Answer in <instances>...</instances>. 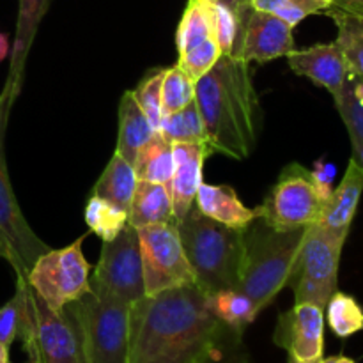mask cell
<instances>
[{
  "instance_id": "obj_1",
  "label": "cell",
  "mask_w": 363,
  "mask_h": 363,
  "mask_svg": "<svg viewBox=\"0 0 363 363\" xmlns=\"http://www.w3.org/2000/svg\"><path fill=\"white\" fill-rule=\"evenodd\" d=\"M238 335L195 284L145 294L130 308L128 363H202Z\"/></svg>"
},
{
  "instance_id": "obj_2",
  "label": "cell",
  "mask_w": 363,
  "mask_h": 363,
  "mask_svg": "<svg viewBox=\"0 0 363 363\" xmlns=\"http://www.w3.org/2000/svg\"><path fill=\"white\" fill-rule=\"evenodd\" d=\"M195 103L213 152L245 160L254 152L261 133V103L250 64L233 55L218 62L195 82Z\"/></svg>"
},
{
  "instance_id": "obj_3",
  "label": "cell",
  "mask_w": 363,
  "mask_h": 363,
  "mask_svg": "<svg viewBox=\"0 0 363 363\" xmlns=\"http://www.w3.org/2000/svg\"><path fill=\"white\" fill-rule=\"evenodd\" d=\"M307 227L279 230L261 218L243 229L245 254L238 289L247 294L257 311L268 307L289 286Z\"/></svg>"
},
{
  "instance_id": "obj_4",
  "label": "cell",
  "mask_w": 363,
  "mask_h": 363,
  "mask_svg": "<svg viewBox=\"0 0 363 363\" xmlns=\"http://www.w3.org/2000/svg\"><path fill=\"white\" fill-rule=\"evenodd\" d=\"M184 254L195 275V286L209 296L238 289L243 268V230L230 229L191 208L177 223Z\"/></svg>"
},
{
  "instance_id": "obj_5",
  "label": "cell",
  "mask_w": 363,
  "mask_h": 363,
  "mask_svg": "<svg viewBox=\"0 0 363 363\" xmlns=\"http://www.w3.org/2000/svg\"><path fill=\"white\" fill-rule=\"evenodd\" d=\"M20 301L18 339L32 363H85L80 330L71 305L52 311L23 277H16Z\"/></svg>"
},
{
  "instance_id": "obj_6",
  "label": "cell",
  "mask_w": 363,
  "mask_h": 363,
  "mask_svg": "<svg viewBox=\"0 0 363 363\" xmlns=\"http://www.w3.org/2000/svg\"><path fill=\"white\" fill-rule=\"evenodd\" d=\"M20 92L6 80L0 92V259L13 268L14 275L27 279L39 255L50 250L48 245L30 229L21 213L11 184L6 162V130L11 110Z\"/></svg>"
},
{
  "instance_id": "obj_7",
  "label": "cell",
  "mask_w": 363,
  "mask_h": 363,
  "mask_svg": "<svg viewBox=\"0 0 363 363\" xmlns=\"http://www.w3.org/2000/svg\"><path fill=\"white\" fill-rule=\"evenodd\" d=\"M69 305L80 330L85 363H128L130 305L92 291Z\"/></svg>"
},
{
  "instance_id": "obj_8",
  "label": "cell",
  "mask_w": 363,
  "mask_h": 363,
  "mask_svg": "<svg viewBox=\"0 0 363 363\" xmlns=\"http://www.w3.org/2000/svg\"><path fill=\"white\" fill-rule=\"evenodd\" d=\"M346 238L318 223L307 227L289 280V287L294 291V303H314L325 311L330 298L339 291V266Z\"/></svg>"
},
{
  "instance_id": "obj_9",
  "label": "cell",
  "mask_w": 363,
  "mask_h": 363,
  "mask_svg": "<svg viewBox=\"0 0 363 363\" xmlns=\"http://www.w3.org/2000/svg\"><path fill=\"white\" fill-rule=\"evenodd\" d=\"M330 195L319 186L312 170L291 163L282 170L264 202L255 208L257 218L279 230L314 225L321 220Z\"/></svg>"
},
{
  "instance_id": "obj_10",
  "label": "cell",
  "mask_w": 363,
  "mask_h": 363,
  "mask_svg": "<svg viewBox=\"0 0 363 363\" xmlns=\"http://www.w3.org/2000/svg\"><path fill=\"white\" fill-rule=\"evenodd\" d=\"M89 234H82L64 248H50L39 255L28 272L27 282L52 311H62L66 305L91 291V264L82 252V245Z\"/></svg>"
},
{
  "instance_id": "obj_11",
  "label": "cell",
  "mask_w": 363,
  "mask_h": 363,
  "mask_svg": "<svg viewBox=\"0 0 363 363\" xmlns=\"http://www.w3.org/2000/svg\"><path fill=\"white\" fill-rule=\"evenodd\" d=\"M91 291L101 298L133 305L145 296L138 234L128 223L113 240L103 241L101 255L89 279Z\"/></svg>"
},
{
  "instance_id": "obj_12",
  "label": "cell",
  "mask_w": 363,
  "mask_h": 363,
  "mask_svg": "<svg viewBox=\"0 0 363 363\" xmlns=\"http://www.w3.org/2000/svg\"><path fill=\"white\" fill-rule=\"evenodd\" d=\"M137 234L147 296L195 284L176 222L138 227Z\"/></svg>"
},
{
  "instance_id": "obj_13",
  "label": "cell",
  "mask_w": 363,
  "mask_h": 363,
  "mask_svg": "<svg viewBox=\"0 0 363 363\" xmlns=\"http://www.w3.org/2000/svg\"><path fill=\"white\" fill-rule=\"evenodd\" d=\"M236 13L240 27L233 57L248 64H266L287 57V53L294 50L293 27L279 16L255 11L248 2L241 4Z\"/></svg>"
},
{
  "instance_id": "obj_14",
  "label": "cell",
  "mask_w": 363,
  "mask_h": 363,
  "mask_svg": "<svg viewBox=\"0 0 363 363\" xmlns=\"http://www.w3.org/2000/svg\"><path fill=\"white\" fill-rule=\"evenodd\" d=\"M273 342L287 351L289 360L319 362L325 351V311L314 303H294L279 315Z\"/></svg>"
},
{
  "instance_id": "obj_15",
  "label": "cell",
  "mask_w": 363,
  "mask_h": 363,
  "mask_svg": "<svg viewBox=\"0 0 363 363\" xmlns=\"http://www.w3.org/2000/svg\"><path fill=\"white\" fill-rule=\"evenodd\" d=\"M293 73L308 78L319 87L326 89L333 99H339L350 78V67L337 43H319L303 50L287 53Z\"/></svg>"
},
{
  "instance_id": "obj_16",
  "label": "cell",
  "mask_w": 363,
  "mask_h": 363,
  "mask_svg": "<svg viewBox=\"0 0 363 363\" xmlns=\"http://www.w3.org/2000/svg\"><path fill=\"white\" fill-rule=\"evenodd\" d=\"M174 174L169 183L172 197L174 222L179 223L194 208L195 197L202 184V169L208 156L215 155L206 142L199 144H172Z\"/></svg>"
},
{
  "instance_id": "obj_17",
  "label": "cell",
  "mask_w": 363,
  "mask_h": 363,
  "mask_svg": "<svg viewBox=\"0 0 363 363\" xmlns=\"http://www.w3.org/2000/svg\"><path fill=\"white\" fill-rule=\"evenodd\" d=\"M362 194L363 169L351 158L342 181H340L339 186L332 191L330 199L326 201L325 211H323L318 225L325 227L326 230H332L335 234L347 236L351 229V223L354 220V215H357Z\"/></svg>"
},
{
  "instance_id": "obj_18",
  "label": "cell",
  "mask_w": 363,
  "mask_h": 363,
  "mask_svg": "<svg viewBox=\"0 0 363 363\" xmlns=\"http://www.w3.org/2000/svg\"><path fill=\"white\" fill-rule=\"evenodd\" d=\"M195 208L204 216L230 229L243 230L257 218V209L247 208L227 184L202 183L195 197Z\"/></svg>"
},
{
  "instance_id": "obj_19",
  "label": "cell",
  "mask_w": 363,
  "mask_h": 363,
  "mask_svg": "<svg viewBox=\"0 0 363 363\" xmlns=\"http://www.w3.org/2000/svg\"><path fill=\"white\" fill-rule=\"evenodd\" d=\"M50 2L52 0H20L18 4L16 32H14L13 46H11V62L9 73H7V82H11L18 92H21V85H23L28 52L38 34L39 25L48 11Z\"/></svg>"
},
{
  "instance_id": "obj_20",
  "label": "cell",
  "mask_w": 363,
  "mask_h": 363,
  "mask_svg": "<svg viewBox=\"0 0 363 363\" xmlns=\"http://www.w3.org/2000/svg\"><path fill=\"white\" fill-rule=\"evenodd\" d=\"M163 222H174L169 186L162 183L138 181L128 211V223L138 229Z\"/></svg>"
},
{
  "instance_id": "obj_21",
  "label": "cell",
  "mask_w": 363,
  "mask_h": 363,
  "mask_svg": "<svg viewBox=\"0 0 363 363\" xmlns=\"http://www.w3.org/2000/svg\"><path fill=\"white\" fill-rule=\"evenodd\" d=\"M155 133L144 110L138 106L133 91H126L119 103V131H117V155L130 163L135 162L138 149Z\"/></svg>"
},
{
  "instance_id": "obj_22",
  "label": "cell",
  "mask_w": 363,
  "mask_h": 363,
  "mask_svg": "<svg viewBox=\"0 0 363 363\" xmlns=\"http://www.w3.org/2000/svg\"><path fill=\"white\" fill-rule=\"evenodd\" d=\"M137 183L138 177L135 174L133 163H130L121 155L113 152L108 165L105 167L99 179L96 181L92 194L112 202V204L124 209V211H130V204Z\"/></svg>"
},
{
  "instance_id": "obj_23",
  "label": "cell",
  "mask_w": 363,
  "mask_h": 363,
  "mask_svg": "<svg viewBox=\"0 0 363 363\" xmlns=\"http://www.w3.org/2000/svg\"><path fill=\"white\" fill-rule=\"evenodd\" d=\"M325 14L335 21V43L346 59L350 73L363 77V13L332 6Z\"/></svg>"
},
{
  "instance_id": "obj_24",
  "label": "cell",
  "mask_w": 363,
  "mask_h": 363,
  "mask_svg": "<svg viewBox=\"0 0 363 363\" xmlns=\"http://www.w3.org/2000/svg\"><path fill=\"white\" fill-rule=\"evenodd\" d=\"M133 169L138 181L162 183L169 186L174 174L172 142L167 140L160 131H155L152 137L138 149Z\"/></svg>"
},
{
  "instance_id": "obj_25",
  "label": "cell",
  "mask_w": 363,
  "mask_h": 363,
  "mask_svg": "<svg viewBox=\"0 0 363 363\" xmlns=\"http://www.w3.org/2000/svg\"><path fill=\"white\" fill-rule=\"evenodd\" d=\"M208 307L216 319L238 333H243L259 315L254 301L240 289H222L209 294Z\"/></svg>"
},
{
  "instance_id": "obj_26",
  "label": "cell",
  "mask_w": 363,
  "mask_h": 363,
  "mask_svg": "<svg viewBox=\"0 0 363 363\" xmlns=\"http://www.w3.org/2000/svg\"><path fill=\"white\" fill-rule=\"evenodd\" d=\"M211 38H215V32H213V16L209 2L188 0L176 30L177 53L181 55V53L188 52L190 48Z\"/></svg>"
},
{
  "instance_id": "obj_27",
  "label": "cell",
  "mask_w": 363,
  "mask_h": 363,
  "mask_svg": "<svg viewBox=\"0 0 363 363\" xmlns=\"http://www.w3.org/2000/svg\"><path fill=\"white\" fill-rule=\"evenodd\" d=\"M160 133L172 144H199L206 142L204 123L197 103L194 101L177 112L165 113L160 124Z\"/></svg>"
},
{
  "instance_id": "obj_28",
  "label": "cell",
  "mask_w": 363,
  "mask_h": 363,
  "mask_svg": "<svg viewBox=\"0 0 363 363\" xmlns=\"http://www.w3.org/2000/svg\"><path fill=\"white\" fill-rule=\"evenodd\" d=\"M85 223L89 233L96 234L103 241H110L128 225V211L92 194L85 206Z\"/></svg>"
},
{
  "instance_id": "obj_29",
  "label": "cell",
  "mask_w": 363,
  "mask_h": 363,
  "mask_svg": "<svg viewBox=\"0 0 363 363\" xmlns=\"http://www.w3.org/2000/svg\"><path fill=\"white\" fill-rule=\"evenodd\" d=\"M325 311L326 321L339 339H347L363 330V308L351 294L335 291Z\"/></svg>"
},
{
  "instance_id": "obj_30",
  "label": "cell",
  "mask_w": 363,
  "mask_h": 363,
  "mask_svg": "<svg viewBox=\"0 0 363 363\" xmlns=\"http://www.w3.org/2000/svg\"><path fill=\"white\" fill-rule=\"evenodd\" d=\"M248 4L255 11L275 14L294 28L312 14H325L333 0H248Z\"/></svg>"
},
{
  "instance_id": "obj_31",
  "label": "cell",
  "mask_w": 363,
  "mask_h": 363,
  "mask_svg": "<svg viewBox=\"0 0 363 363\" xmlns=\"http://www.w3.org/2000/svg\"><path fill=\"white\" fill-rule=\"evenodd\" d=\"M195 99V82L179 66L167 67L162 80V108L165 113L177 112Z\"/></svg>"
},
{
  "instance_id": "obj_32",
  "label": "cell",
  "mask_w": 363,
  "mask_h": 363,
  "mask_svg": "<svg viewBox=\"0 0 363 363\" xmlns=\"http://www.w3.org/2000/svg\"><path fill=\"white\" fill-rule=\"evenodd\" d=\"M222 57V50H220L218 43L215 38L208 39V41L201 43V45L194 46L188 52L181 53L177 66L188 74L194 82H199Z\"/></svg>"
},
{
  "instance_id": "obj_33",
  "label": "cell",
  "mask_w": 363,
  "mask_h": 363,
  "mask_svg": "<svg viewBox=\"0 0 363 363\" xmlns=\"http://www.w3.org/2000/svg\"><path fill=\"white\" fill-rule=\"evenodd\" d=\"M163 71L165 69L149 73L133 91V96L135 99H137L138 106L144 110L145 117L149 119L151 126L155 128V131L160 130V124H162V119H163V108H162Z\"/></svg>"
},
{
  "instance_id": "obj_34",
  "label": "cell",
  "mask_w": 363,
  "mask_h": 363,
  "mask_svg": "<svg viewBox=\"0 0 363 363\" xmlns=\"http://www.w3.org/2000/svg\"><path fill=\"white\" fill-rule=\"evenodd\" d=\"M209 7H211L213 16V32H215V39L222 50V55H233L238 27H240L236 9H230L222 4H209Z\"/></svg>"
},
{
  "instance_id": "obj_35",
  "label": "cell",
  "mask_w": 363,
  "mask_h": 363,
  "mask_svg": "<svg viewBox=\"0 0 363 363\" xmlns=\"http://www.w3.org/2000/svg\"><path fill=\"white\" fill-rule=\"evenodd\" d=\"M20 330V301L16 294L0 308V344L11 347Z\"/></svg>"
},
{
  "instance_id": "obj_36",
  "label": "cell",
  "mask_w": 363,
  "mask_h": 363,
  "mask_svg": "<svg viewBox=\"0 0 363 363\" xmlns=\"http://www.w3.org/2000/svg\"><path fill=\"white\" fill-rule=\"evenodd\" d=\"M202 363H250V354L243 344V335L234 337Z\"/></svg>"
},
{
  "instance_id": "obj_37",
  "label": "cell",
  "mask_w": 363,
  "mask_h": 363,
  "mask_svg": "<svg viewBox=\"0 0 363 363\" xmlns=\"http://www.w3.org/2000/svg\"><path fill=\"white\" fill-rule=\"evenodd\" d=\"M333 6L363 13V0H333Z\"/></svg>"
},
{
  "instance_id": "obj_38",
  "label": "cell",
  "mask_w": 363,
  "mask_h": 363,
  "mask_svg": "<svg viewBox=\"0 0 363 363\" xmlns=\"http://www.w3.org/2000/svg\"><path fill=\"white\" fill-rule=\"evenodd\" d=\"M9 53H11L9 35L2 34V32H0V62H2V60L6 59V57L9 55Z\"/></svg>"
},
{
  "instance_id": "obj_39",
  "label": "cell",
  "mask_w": 363,
  "mask_h": 363,
  "mask_svg": "<svg viewBox=\"0 0 363 363\" xmlns=\"http://www.w3.org/2000/svg\"><path fill=\"white\" fill-rule=\"evenodd\" d=\"M202 2H209V4H222V6L230 7V9H238L241 4L248 2V0H202Z\"/></svg>"
},
{
  "instance_id": "obj_40",
  "label": "cell",
  "mask_w": 363,
  "mask_h": 363,
  "mask_svg": "<svg viewBox=\"0 0 363 363\" xmlns=\"http://www.w3.org/2000/svg\"><path fill=\"white\" fill-rule=\"evenodd\" d=\"M319 363H354V362L347 357H330V358H321Z\"/></svg>"
},
{
  "instance_id": "obj_41",
  "label": "cell",
  "mask_w": 363,
  "mask_h": 363,
  "mask_svg": "<svg viewBox=\"0 0 363 363\" xmlns=\"http://www.w3.org/2000/svg\"><path fill=\"white\" fill-rule=\"evenodd\" d=\"M0 363H9V347L0 344Z\"/></svg>"
},
{
  "instance_id": "obj_42",
  "label": "cell",
  "mask_w": 363,
  "mask_h": 363,
  "mask_svg": "<svg viewBox=\"0 0 363 363\" xmlns=\"http://www.w3.org/2000/svg\"><path fill=\"white\" fill-rule=\"evenodd\" d=\"M289 363H298V362H294V360H289ZM314 363H319V362H314Z\"/></svg>"
},
{
  "instance_id": "obj_43",
  "label": "cell",
  "mask_w": 363,
  "mask_h": 363,
  "mask_svg": "<svg viewBox=\"0 0 363 363\" xmlns=\"http://www.w3.org/2000/svg\"><path fill=\"white\" fill-rule=\"evenodd\" d=\"M27 363H32V362H27Z\"/></svg>"
}]
</instances>
